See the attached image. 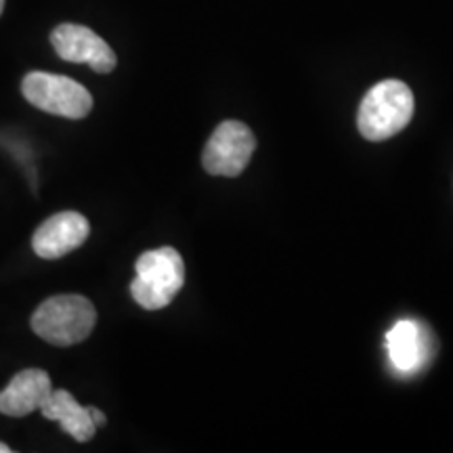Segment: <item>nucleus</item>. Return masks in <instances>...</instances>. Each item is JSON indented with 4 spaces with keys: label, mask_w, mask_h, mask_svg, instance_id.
<instances>
[{
    "label": "nucleus",
    "mask_w": 453,
    "mask_h": 453,
    "mask_svg": "<svg viewBox=\"0 0 453 453\" xmlns=\"http://www.w3.org/2000/svg\"><path fill=\"white\" fill-rule=\"evenodd\" d=\"M413 93L401 81H382L361 101L357 127L367 141H387L401 133L413 116Z\"/></svg>",
    "instance_id": "1"
},
{
    "label": "nucleus",
    "mask_w": 453,
    "mask_h": 453,
    "mask_svg": "<svg viewBox=\"0 0 453 453\" xmlns=\"http://www.w3.org/2000/svg\"><path fill=\"white\" fill-rule=\"evenodd\" d=\"M41 413L47 420L59 422L64 433L81 443H87L97 433V426L90 420L88 407H82L67 390H50L41 407Z\"/></svg>",
    "instance_id": "10"
},
{
    "label": "nucleus",
    "mask_w": 453,
    "mask_h": 453,
    "mask_svg": "<svg viewBox=\"0 0 453 453\" xmlns=\"http://www.w3.org/2000/svg\"><path fill=\"white\" fill-rule=\"evenodd\" d=\"M3 9H4V0H0V15H3Z\"/></svg>",
    "instance_id": "13"
},
{
    "label": "nucleus",
    "mask_w": 453,
    "mask_h": 453,
    "mask_svg": "<svg viewBox=\"0 0 453 453\" xmlns=\"http://www.w3.org/2000/svg\"><path fill=\"white\" fill-rule=\"evenodd\" d=\"M137 277L130 283L134 303L147 311L168 307L185 283V263L174 248L143 252L134 263Z\"/></svg>",
    "instance_id": "3"
},
{
    "label": "nucleus",
    "mask_w": 453,
    "mask_h": 453,
    "mask_svg": "<svg viewBox=\"0 0 453 453\" xmlns=\"http://www.w3.org/2000/svg\"><path fill=\"white\" fill-rule=\"evenodd\" d=\"M90 234L84 214L65 211L57 212L38 226L32 237V248L44 260H57L81 248Z\"/></svg>",
    "instance_id": "7"
},
{
    "label": "nucleus",
    "mask_w": 453,
    "mask_h": 453,
    "mask_svg": "<svg viewBox=\"0 0 453 453\" xmlns=\"http://www.w3.org/2000/svg\"><path fill=\"white\" fill-rule=\"evenodd\" d=\"M97 311L81 294H59L34 311L32 330L55 347H72L90 336Z\"/></svg>",
    "instance_id": "2"
},
{
    "label": "nucleus",
    "mask_w": 453,
    "mask_h": 453,
    "mask_svg": "<svg viewBox=\"0 0 453 453\" xmlns=\"http://www.w3.org/2000/svg\"><path fill=\"white\" fill-rule=\"evenodd\" d=\"M257 139L243 122H220L203 147L202 164L214 177H240L252 160Z\"/></svg>",
    "instance_id": "5"
},
{
    "label": "nucleus",
    "mask_w": 453,
    "mask_h": 453,
    "mask_svg": "<svg viewBox=\"0 0 453 453\" xmlns=\"http://www.w3.org/2000/svg\"><path fill=\"white\" fill-rule=\"evenodd\" d=\"M0 453H11V447L4 445V443H0Z\"/></svg>",
    "instance_id": "12"
},
{
    "label": "nucleus",
    "mask_w": 453,
    "mask_h": 453,
    "mask_svg": "<svg viewBox=\"0 0 453 453\" xmlns=\"http://www.w3.org/2000/svg\"><path fill=\"white\" fill-rule=\"evenodd\" d=\"M50 42L61 59L72 61V64H87L99 73H110L118 64L110 44L87 26H57L50 34Z\"/></svg>",
    "instance_id": "6"
},
{
    "label": "nucleus",
    "mask_w": 453,
    "mask_h": 453,
    "mask_svg": "<svg viewBox=\"0 0 453 453\" xmlns=\"http://www.w3.org/2000/svg\"><path fill=\"white\" fill-rule=\"evenodd\" d=\"M21 93L36 110L53 116L82 120L93 110V97L81 82L49 72H30L21 82Z\"/></svg>",
    "instance_id": "4"
},
{
    "label": "nucleus",
    "mask_w": 453,
    "mask_h": 453,
    "mask_svg": "<svg viewBox=\"0 0 453 453\" xmlns=\"http://www.w3.org/2000/svg\"><path fill=\"white\" fill-rule=\"evenodd\" d=\"M387 347L393 365L399 372L411 373L430 361L434 350L433 334L418 321H396L387 334Z\"/></svg>",
    "instance_id": "8"
},
{
    "label": "nucleus",
    "mask_w": 453,
    "mask_h": 453,
    "mask_svg": "<svg viewBox=\"0 0 453 453\" xmlns=\"http://www.w3.org/2000/svg\"><path fill=\"white\" fill-rule=\"evenodd\" d=\"M50 376L44 370H24L15 373L0 390V413L11 418H24L32 411H41V407L50 395Z\"/></svg>",
    "instance_id": "9"
},
{
    "label": "nucleus",
    "mask_w": 453,
    "mask_h": 453,
    "mask_svg": "<svg viewBox=\"0 0 453 453\" xmlns=\"http://www.w3.org/2000/svg\"><path fill=\"white\" fill-rule=\"evenodd\" d=\"M88 413H90V420H93V424L97 428H101V426H105V416H104V411H99L97 407H88Z\"/></svg>",
    "instance_id": "11"
}]
</instances>
